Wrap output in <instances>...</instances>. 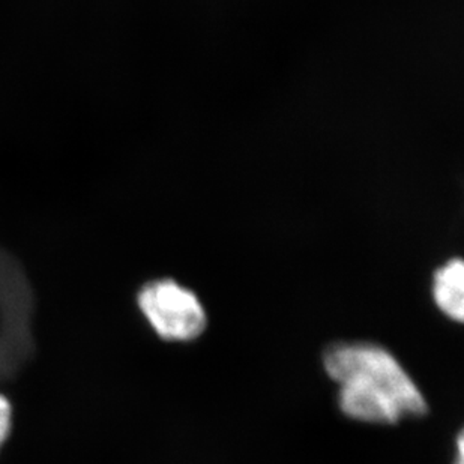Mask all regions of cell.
I'll return each mask as SVG.
<instances>
[{
    "instance_id": "obj_1",
    "label": "cell",
    "mask_w": 464,
    "mask_h": 464,
    "mask_svg": "<svg viewBox=\"0 0 464 464\" xmlns=\"http://www.w3.org/2000/svg\"><path fill=\"white\" fill-rule=\"evenodd\" d=\"M324 370L340 386L338 404L353 420L395 424L404 416L427 412L424 397L401 363L372 343L329 347Z\"/></svg>"
},
{
    "instance_id": "obj_2",
    "label": "cell",
    "mask_w": 464,
    "mask_h": 464,
    "mask_svg": "<svg viewBox=\"0 0 464 464\" xmlns=\"http://www.w3.org/2000/svg\"><path fill=\"white\" fill-rule=\"evenodd\" d=\"M34 290L17 258L0 250V382L17 376L31 361Z\"/></svg>"
},
{
    "instance_id": "obj_3",
    "label": "cell",
    "mask_w": 464,
    "mask_h": 464,
    "mask_svg": "<svg viewBox=\"0 0 464 464\" xmlns=\"http://www.w3.org/2000/svg\"><path fill=\"white\" fill-rule=\"evenodd\" d=\"M137 303L155 333L167 342H191L207 328L202 303L176 281H150L141 287Z\"/></svg>"
},
{
    "instance_id": "obj_4",
    "label": "cell",
    "mask_w": 464,
    "mask_h": 464,
    "mask_svg": "<svg viewBox=\"0 0 464 464\" xmlns=\"http://www.w3.org/2000/svg\"><path fill=\"white\" fill-rule=\"evenodd\" d=\"M433 298L439 310L450 319H464V265L454 258L434 274Z\"/></svg>"
},
{
    "instance_id": "obj_5",
    "label": "cell",
    "mask_w": 464,
    "mask_h": 464,
    "mask_svg": "<svg viewBox=\"0 0 464 464\" xmlns=\"http://www.w3.org/2000/svg\"><path fill=\"white\" fill-rule=\"evenodd\" d=\"M11 416H13L11 404L8 400L0 395V448L8 439L9 430H11Z\"/></svg>"
},
{
    "instance_id": "obj_6",
    "label": "cell",
    "mask_w": 464,
    "mask_h": 464,
    "mask_svg": "<svg viewBox=\"0 0 464 464\" xmlns=\"http://www.w3.org/2000/svg\"><path fill=\"white\" fill-rule=\"evenodd\" d=\"M464 440H463V434H460L459 436V439H457V463L456 464H464Z\"/></svg>"
}]
</instances>
